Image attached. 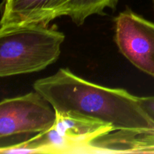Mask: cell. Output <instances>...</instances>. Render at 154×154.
Masks as SVG:
<instances>
[{"instance_id": "1", "label": "cell", "mask_w": 154, "mask_h": 154, "mask_svg": "<svg viewBox=\"0 0 154 154\" xmlns=\"http://www.w3.org/2000/svg\"><path fill=\"white\" fill-rule=\"evenodd\" d=\"M34 90L50 102L56 112H72L104 122L114 131L154 134V117L124 89L110 88L84 79L68 68L37 80Z\"/></svg>"}, {"instance_id": "3", "label": "cell", "mask_w": 154, "mask_h": 154, "mask_svg": "<svg viewBox=\"0 0 154 154\" xmlns=\"http://www.w3.org/2000/svg\"><path fill=\"white\" fill-rule=\"evenodd\" d=\"M54 126L20 144L2 147L1 153H90L95 141L114 132L111 126L72 112H56Z\"/></svg>"}, {"instance_id": "7", "label": "cell", "mask_w": 154, "mask_h": 154, "mask_svg": "<svg viewBox=\"0 0 154 154\" xmlns=\"http://www.w3.org/2000/svg\"><path fill=\"white\" fill-rule=\"evenodd\" d=\"M119 0H69L63 9V16L69 17L77 26L95 14H104L106 8H116Z\"/></svg>"}, {"instance_id": "2", "label": "cell", "mask_w": 154, "mask_h": 154, "mask_svg": "<svg viewBox=\"0 0 154 154\" xmlns=\"http://www.w3.org/2000/svg\"><path fill=\"white\" fill-rule=\"evenodd\" d=\"M64 33L56 26L32 23L0 29V76L40 72L61 54Z\"/></svg>"}, {"instance_id": "10", "label": "cell", "mask_w": 154, "mask_h": 154, "mask_svg": "<svg viewBox=\"0 0 154 154\" xmlns=\"http://www.w3.org/2000/svg\"><path fill=\"white\" fill-rule=\"evenodd\" d=\"M153 1V7H154V0H152Z\"/></svg>"}, {"instance_id": "6", "label": "cell", "mask_w": 154, "mask_h": 154, "mask_svg": "<svg viewBox=\"0 0 154 154\" xmlns=\"http://www.w3.org/2000/svg\"><path fill=\"white\" fill-rule=\"evenodd\" d=\"M69 0H8L4 8L0 29L32 23H46L63 17Z\"/></svg>"}, {"instance_id": "4", "label": "cell", "mask_w": 154, "mask_h": 154, "mask_svg": "<svg viewBox=\"0 0 154 154\" xmlns=\"http://www.w3.org/2000/svg\"><path fill=\"white\" fill-rule=\"evenodd\" d=\"M56 118L52 105L35 90L5 99L0 103V137L44 132L54 126Z\"/></svg>"}, {"instance_id": "5", "label": "cell", "mask_w": 154, "mask_h": 154, "mask_svg": "<svg viewBox=\"0 0 154 154\" xmlns=\"http://www.w3.org/2000/svg\"><path fill=\"white\" fill-rule=\"evenodd\" d=\"M114 41L122 54L154 78V23L127 8L114 19Z\"/></svg>"}, {"instance_id": "9", "label": "cell", "mask_w": 154, "mask_h": 154, "mask_svg": "<svg viewBox=\"0 0 154 154\" xmlns=\"http://www.w3.org/2000/svg\"><path fill=\"white\" fill-rule=\"evenodd\" d=\"M8 0H3V2H7Z\"/></svg>"}, {"instance_id": "8", "label": "cell", "mask_w": 154, "mask_h": 154, "mask_svg": "<svg viewBox=\"0 0 154 154\" xmlns=\"http://www.w3.org/2000/svg\"><path fill=\"white\" fill-rule=\"evenodd\" d=\"M138 99L141 106L149 114L154 117V96H143V97L138 96Z\"/></svg>"}]
</instances>
